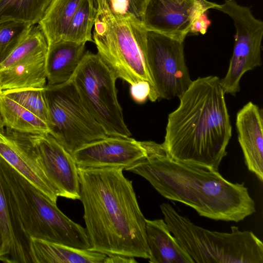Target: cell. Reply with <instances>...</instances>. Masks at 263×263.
I'll list each match as a JSON object with an SVG mask.
<instances>
[{
	"instance_id": "31",
	"label": "cell",
	"mask_w": 263,
	"mask_h": 263,
	"mask_svg": "<svg viewBox=\"0 0 263 263\" xmlns=\"http://www.w3.org/2000/svg\"><path fill=\"white\" fill-rule=\"evenodd\" d=\"M135 257L124 255L112 254L107 255L104 263H137Z\"/></svg>"
},
{
	"instance_id": "18",
	"label": "cell",
	"mask_w": 263,
	"mask_h": 263,
	"mask_svg": "<svg viewBox=\"0 0 263 263\" xmlns=\"http://www.w3.org/2000/svg\"><path fill=\"white\" fill-rule=\"evenodd\" d=\"M84 43L62 40L48 45L46 57L47 85L70 81L85 54Z\"/></svg>"
},
{
	"instance_id": "26",
	"label": "cell",
	"mask_w": 263,
	"mask_h": 263,
	"mask_svg": "<svg viewBox=\"0 0 263 263\" xmlns=\"http://www.w3.org/2000/svg\"><path fill=\"white\" fill-rule=\"evenodd\" d=\"M45 87L1 92L37 116L49 126L50 117Z\"/></svg>"
},
{
	"instance_id": "3",
	"label": "cell",
	"mask_w": 263,
	"mask_h": 263,
	"mask_svg": "<svg viewBox=\"0 0 263 263\" xmlns=\"http://www.w3.org/2000/svg\"><path fill=\"white\" fill-rule=\"evenodd\" d=\"M224 95L216 76L192 81L168 116L161 145L171 158L218 171L232 136Z\"/></svg>"
},
{
	"instance_id": "24",
	"label": "cell",
	"mask_w": 263,
	"mask_h": 263,
	"mask_svg": "<svg viewBox=\"0 0 263 263\" xmlns=\"http://www.w3.org/2000/svg\"><path fill=\"white\" fill-rule=\"evenodd\" d=\"M96 0H82L67 28L64 40L77 43L93 42L91 29L97 14Z\"/></svg>"
},
{
	"instance_id": "8",
	"label": "cell",
	"mask_w": 263,
	"mask_h": 263,
	"mask_svg": "<svg viewBox=\"0 0 263 263\" xmlns=\"http://www.w3.org/2000/svg\"><path fill=\"white\" fill-rule=\"evenodd\" d=\"M50 134L71 155L83 145L107 136L84 106L71 80L45 87Z\"/></svg>"
},
{
	"instance_id": "19",
	"label": "cell",
	"mask_w": 263,
	"mask_h": 263,
	"mask_svg": "<svg viewBox=\"0 0 263 263\" xmlns=\"http://www.w3.org/2000/svg\"><path fill=\"white\" fill-rule=\"evenodd\" d=\"M46 54L42 53L0 69V91L44 88L47 82Z\"/></svg>"
},
{
	"instance_id": "7",
	"label": "cell",
	"mask_w": 263,
	"mask_h": 263,
	"mask_svg": "<svg viewBox=\"0 0 263 263\" xmlns=\"http://www.w3.org/2000/svg\"><path fill=\"white\" fill-rule=\"evenodd\" d=\"M117 79L98 54L87 51L70 80L84 106L107 136L129 137L117 98Z\"/></svg>"
},
{
	"instance_id": "2",
	"label": "cell",
	"mask_w": 263,
	"mask_h": 263,
	"mask_svg": "<svg viewBox=\"0 0 263 263\" xmlns=\"http://www.w3.org/2000/svg\"><path fill=\"white\" fill-rule=\"evenodd\" d=\"M147 155L125 170L145 178L164 198L201 216L238 222L256 212L244 182L232 183L219 171L174 160L161 144L146 142Z\"/></svg>"
},
{
	"instance_id": "29",
	"label": "cell",
	"mask_w": 263,
	"mask_h": 263,
	"mask_svg": "<svg viewBox=\"0 0 263 263\" xmlns=\"http://www.w3.org/2000/svg\"><path fill=\"white\" fill-rule=\"evenodd\" d=\"M130 93L133 99L138 103H143L147 98L152 102L158 100L151 85L146 81L140 82L130 86Z\"/></svg>"
},
{
	"instance_id": "1",
	"label": "cell",
	"mask_w": 263,
	"mask_h": 263,
	"mask_svg": "<svg viewBox=\"0 0 263 263\" xmlns=\"http://www.w3.org/2000/svg\"><path fill=\"white\" fill-rule=\"evenodd\" d=\"M80 198L90 250L148 259L146 218L122 168L78 167Z\"/></svg>"
},
{
	"instance_id": "33",
	"label": "cell",
	"mask_w": 263,
	"mask_h": 263,
	"mask_svg": "<svg viewBox=\"0 0 263 263\" xmlns=\"http://www.w3.org/2000/svg\"><path fill=\"white\" fill-rule=\"evenodd\" d=\"M2 243V237H1V232H0V251H1V249Z\"/></svg>"
},
{
	"instance_id": "25",
	"label": "cell",
	"mask_w": 263,
	"mask_h": 263,
	"mask_svg": "<svg viewBox=\"0 0 263 263\" xmlns=\"http://www.w3.org/2000/svg\"><path fill=\"white\" fill-rule=\"evenodd\" d=\"M48 48L47 40L40 26L38 24L32 25L11 54L2 64L0 69L12 66L29 57L46 53Z\"/></svg>"
},
{
	"instance_id": "5",
	"label": "cell",
	"mask_w": 263,
	"mask_h": 263,
	"mask_svg": "<svg viewBox=\"0 0 263 263\" xmlns=\"http://www.w3.org/2000/svg\"><path fill=\"white\" fill-rule=\"evenodd\" d=\"M96 1L93 42L97 54L117 78L130 86L147 82L157 97L146 63V29L141 21L130 15L115 14L104 3Z\"/></svg>"
},
{
	"instance_id": "6",
	"label": "cell",
	"mask_w": 263,
	"mask_h": 263,
	"mask_svg": "<svg viewBox=\"0 0 263 263\" xmlns=\"http://www.w3.org/2000/svg\"><path fill=\"white\" fill-rule=\"evenodd\" d=\"M160 207L170 231L194 263H263V243L253 232L236 226L229 233L210 231L180 215L168 203Z\"/></svg>"
},
{
	"instance_id": "4",
	"label": "cell",
	"mask_w": 263,
	"mask_h": 263,
	"mask_svg": "<svg viewBox=\"0 0 263 263\" xmlns=\"http://www.w3.org/2000/svg\"><path fill=\"white\" fill-rule=\"evenodd\" d=\"M0 171L13 216L29 241L32 237L80 249L90 248L85 228L67 217L1 156Z\"/></svg>"
},
{
	"instance_id": "28",
	"label": "cell",
	"mask_w": 263,
	"mask_h": 263,
	"mask_svg": "<svg viewBox=\"0 0 263 263\" xmlns=\"http://www.w3.org/2000/svg\"><path fill=\"white\" fill-rule=\"evenodd\" d=\"M104 3L115 14L130 15L141 21L148 0H98Z\"/></svg>"
},
{
	"instance_id": "17",
	"label": "cell",
	"mask_w": 263,
	"mask_h": 263,
	"mask_svg": "<svg viewBox=\"0 0 263 263\" xmlns=\"http://www.w3.org/2000/svg\"><path fill=\"white\" fill-rule=\"evenodd\" d=\"M146 235L149 263H194L163 219H146Z\"/></svg>"
},
{
	"instance_id": "15",
	"label": "cell",
	"mask_w": 263,
	"mask_h": 263,
	"mask_svg": "<svg viewBox=\"0 0 263 263\" xmlns=\"http://www.w3.org/2000/svg\"><path fill=\"white\" fill-rule=\"evenodd\" d=\"M262 110L249 102L236 115L238 140L249 171L263 181Z\"/></svg>"
},
{
	"instance_id": "30",
	"label": "cell",
	"mask_w": 263,
	"mask_h": 263,
	"mask_svg": "<svg viewBox=\"0 0 263 263\" xmlns=\"http://www.w3.org/2000/svg\"><path fill=\"white\" fill-rule=\"evenodd\" d=\"M211 24L206 12H203L196 17L192 22L189 32L192 33L205 34Z\"/></svg>"
},
{
	"instance_id": "21",
	"label": "cell",
	"mask_w": 263,
	"mask_h": 263,
	"mask_svg": "<svg viewBox=\"0 0 263 263\" xmlns=\"http://www.w3.org/2000/svg\"><path fill=\"white\" fill-rule=\"evenodd\" d=\"M0 114L5 128L26 134L50 133L46 122L1 91Z\"/></svg>"
},
{
	"instance_id": "22",
	"label": "cell",
	"mask_w": 263,
	"mask_h": 263,
	"mask_svg": "<svg viewBox=\"0 0 263 263\" xmlns=\"http://www.w3.org/2000/svg\"><path fill=\"white\" fill-rule=\"evenodd\" d=\"M82 0H51L37 24L48 45L64 40L69 24Z\"/></svg>"
},
{
	"instance_id": "12",
	"label": "cell",
	"mask_w": 263,
	"mask_h": 263,
	"mask_svg": "<svg viewBox=\"0 0 263 263\" xmlns=\"http://www.w3.org/2000/svg\"><path fill=\"white\" fill-rule=\"evenodd\" d=\"M218 5L206 0H148L141 22L146 30L184 41L193 21Z\"/></svg>"
},
{
	"instance_id": "27",
	"label": "cell",
	"mask_w": 263,
	"mask_h": 263,
	"mask_svg": "<svg viewBox=\"0 0 263 263\" xmlns=\"http://www.w3.org/2000/svg\"><path fill=\"white\" fill-rule=\"evenodd\" d=\"M30 24L15 21L0 23V66L27 34Z\"/></svg>"
},
{
	"instance_id": "23",
	"label": "cell",
	"mask_w": 263,
	"mask_h": 263,
	"mask_svg": "<svg viewBox=\"0 0 263 263\" xmlns=\"http://www.w3.org/2000/svg\"><path fill=\"white\" fill-rule=\"evenodd\" d=\"M51 0H0V23L15 21L37 24Z\"/></svg>"
},
{
	"instance_id": "10",
	"label": "cell",
	"mask_w": 263,
	"mask_h": 263,
	"mask_svg": "<svg viewBox=\"0 0 263 263\" xmlns=\"http://www.w3.org/2000/svg\"><path fill=\"white\" fill-rule=\"evenodd\" d=\"M145 55L158 100L179 98L192 82L184 41L146 29Z\"/></svg>"
},
{
	"instance_id": "20",
	"label": "cell",
	"mask_w": 263,
	"mask_h": 263,
	"mask_svg": "<svg viewBox=\"0 0 263 263\" xmlns=\"http://www.w3.org/2000/svg\"><path fill=\"white\" fill-rule=\"evenodd\" d=\"M31 263H104L107 255L90 249H80L35 238H30Z\"/></svg>"
},
{
	"instance_id": "32",
	"label": "cell",
	"mask_w": 263,
	"mask_h": 263,
	"mask_svg": "<svg viewBox=\"0 0 263 263\" xmlns=\"http://www.w3.org/2000/svg\"><path fill=\"white\" fill-rule=\"evenodd\" d=\"M4 129H5V127L4 126V124H3L2 118H1V114H0V132L3 131L4 130Z\"/></svg>"
},
{
	"instance_id": "11",
	"label": "cell",
	"mask_w": 263,
	"mask_h": 263,
	"mask_svg": "<svg viewBox=\"0 0 263 263\" xmlns=\"http://www.w3.org/2000/svg\"><path fill=\"white\" fill-rule=\"evenodd\" d=\"M28 135L36 161L58 196L79 199L78 169L72 155L50 134Z\"/></svg>"
},
{
	"instance_id": "13",
	"label": "cell",
	"mask_w": 263,
	"mask_h": 263,
	"mask_svg": "<svg viewBox=\"0 0 263 263\" xmlns=\"http://www.w3.org/2000/svg\"><path fill=\"white\" fill-rule=\"evenodd\" d=\"M78 167H120L133 165L147 155L146 141L107 136L87 143L72 154Z\"/></svg>"
},
{
	"instance_id": "16",
	"label": "cell",
	"mask_w": 263,
	"mask_h": 263,
	"mask_svg": "<svg viewBox=\"0 0 263 263\" xmlns=\"http://www.w3.org/2000/svg\"><path fill=\"white\" fill-rule=\"evenodd\" d=\"M0 261L5 263H31L29 240L19 228L4 189L0 171Z\"/></svg>"
},
{
	"instance_id": "9",
	"label": "cell",
	"mask_w": 263,
	"mask_h": 263,
	"mask_svg": "<svg viewBox=\"0 0 263 263\" xmlns=\"http://www.w3.org/2000/svg\"><path fill=\"white\" fill-rule=\"evenodd\" d=\"M228 14L236 28L232 56L225 77L220 79L224 92L235 96L239 91L243 75L261 65V45L263 22L256 18L250 8L235 0H225L215 8Z\"/></svg>"
},
{
	"instance_id": "14",
	"label": "cell",
	"mask_w": 263,
	"mask_h": 263,
	"mask_svg": "<svg viewBox=\"0 0 263 263\" xmlns=\"http://www.w3.org/2000/svg\"><path fill=\"white\" fill-rule=\"evenodd\" d=\"M0 156L57 204L58 196L36 161L28 134L5 128L0 132Z\"/></svg>"
}]
</instances>
